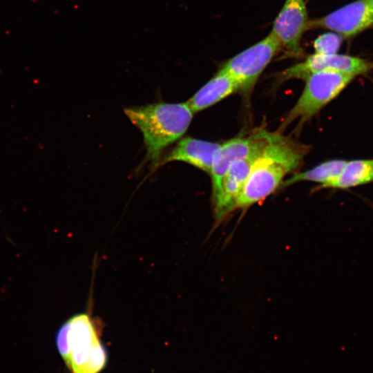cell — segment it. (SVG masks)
Listing matches in <instances>:
<instances>
[{
  "label": "cell",
  "mask_w": 373,
  "mask_h": 373,
  "mask_svg": "<svg viewBox=\"0 0 373 373\" xmlns=\"http://www.w3.org/2000/svg\"><path fill=\"white\" fill-rule=\"evenodd\" d=\"M305 151L304 146L274 133L254 162L236 209H246L274 193L281 186L284 177L300 166Z\"/></svg>",
  "instance_id": "6da1fadb"
},
{
  "label": "cell",
  "mask_w": 373,
  "mask_h": 373,
  "mask_svg": "<svg viewBox=\"0 0 373 373\" xmlns=\"http://www.w3.org/2000/svg\"><path fill=\"white\" fill-rule=\"evenodd\" d=\"M124 112L142 134L146 149L144 162H150L153 169L157 168L165 150L187 131L194 114L186 102H157L126 107Z\"/></svg>",
  "instance_id": "7a4b0ae2"
},
{
  "label": "cell",
  "mask_w": 373,
  "mask_h": 373,
  "mask_svg": "<svg viewBox=\"0 0 373 373\" xmlns=\"http://www.w3.org/2000/svg\"><path fill=\"white\" fill-rule=\"evenodd\" d=\"M102 325L88 313L76 314L57 332V350L71 373H99L106 363Z\"/></svg>",
  "instance_id": "3957f363"
},
{
  "label": "cell",
  "mask_w": 373,
  "mask_h": 373,
  "mask_svg": "<svg viewBox=\"0 0 373 373\" xmlns=\"http://www.w3.org/2000/svg\"><path fill=\"white\" fill-rule=\"evenodd\" d=\"M356 77L334 71H321L307 75L304 79V89L281 128L295 120L303 124L311 119L336 98Z\"/></svg>",
  "instance_id": "277c9868"
},
{
  "label": "cell",
  "mask_w": 373,
  "mask_h": 373,
  "mask_svg": "<svg viewBox=\"0 0 373 373\" xmlns=\"http://www.w3.org/2000/svg\"><path fill=\"white\" fill-rule=\"evenodd\" d=\"M282 50L276 38L271 33L262 40L228 59L221 69L239 84L240 90L249 93L271 61Z\"/></svg>",
  "instance_id": "5b68a950"
},
{
  "label": "cell",
  "mask_w": 373,
  "mask_h": 373,
  "mask_svg": "<svg viewBox=\"0 0 373 373\" xmlns=\"http://www.w3.org/2000/svg\"><path fill=\"white\" fill-rule=\"evenodd\" d=\"M309 21L305 0H285L270 32L287 55L299 57L303 52L302 39L309 30Z\"/></svg>",
  "instance_id": "8992f818"
},
{
  "label": "cell",
  "mask_w": 373,
  "mask_h": 373,
  "mask_svg": "<svg viewBox=\"0 0 373 373\" xmlns=\"http://www.w3.org/2000/svg\"><path fill=\"white\" fill-rule=\"evenodd\" d=\"M372 26L373 3L370 0H356L309 21V29H327L343 38L355 36Z\"/></svg>",
  "instance_id": "52a82bcc"
},
{
  "label": "cell",
  "mask_w": 373,
  "mask_h": 373,
  "mask_svg": "<svg viewBox=\"0 0 373 373\" xmlns=\"http://www.w3.org/2000/svg\"><path fill=\"white\" fill-rule=\"evenodd\" d=\"M373 70V61L347 55L314 53L280 73V79H305L311 73L334 71L358 76Z\"/></svg>",
  "instance_id": "ba28073f"
},
{
  "label": "cell",
  "mask_w": 373,
  "mask_h": 373,
  "mask_svg": "<svg viewBox=\"0 0 373 373\" xmlns=\"http://www.w3.org/2000/svg\"><path fill=\"white\" fill-rule=\"evenodd\" d=\"M264 148L233 162L223 176L218 190L212 193L213 212L217 222H220L236 209L238 198L252 164Z\"/></svg>",
  "instance_id": "9c48e42d"
},
{
  "label": "cell",
  "mask_w": 373,
  "mask_h": 373,
  "mask_svg": "<svg viewBox=\"0 0 373 373\" xmlns=\"http://www.w3.org/2000/svg\"><path fill=\"white\" fill-rule=\"evenodd\" d=\"M273 134L260 130L250 136L233 138L220 144L209 173L212 193L218 190L223 176L233 162L262 149L271 140Z\"/></svg>",
  "instance_id": "30bf717a"
},
{
  "label": "cell",
  "mask_w": 373,
  "mask_h": 373,
  "mask_svg": "<svg viewBox=\"0 0 373 373\" xmlns=\"http://www.w3.org/2000/svg\"><path fill=\"white\" fill-rule=\"evenodd\" d=\"M220 146V144L216 142L191 137H183L166 153L162 155L157 167L168 162L179 161L210 173Z\"/></svg>",
  "instance_id": "8fae6325"
},
{
  "label": "cell",
  "mask_w": 373,
  "mask_h": 373,
  "mask_svg": "<svg viewBox=\"0 0 373 373\" xmlns=\"http://www.w3.org/2000/svg\"><path fill=\"white\" fill-rule=\"evenodd\" d=\"M238 90H240L238 82L220 68L186 103L195 113L214 105Z\"/></svg>",
  "instance_id": "7c38bea8"
},
{
  "label": "cell",
  "mask_w": 373,
  "mask_h": 373,
  "mask_svg": "<svg viewBox=\"0 0 373 373\" xmlns=\"http://www.w3.org/2000/svg\"><path fill=\"white\" fill-rule=\"evenodd\" d=\"M373 182V158L347 161L339 176L318 189H347Z\"/></svg>",
  "instance_id": "4fadbf2b"
},
{
  "label": "cell",
  "mask_w": 373,
  "mask_h": 373,
  "mask_svg": "<svg viewBox=\"0 0 373 373\" xmlns=\"http://www.w3.org/2000/svg\"><path fill=\"white\" fill-rule=\"evenodd\" d=\"M347 160L341 159L330 160L304 172L296 173L281 184L286 187L301 181H311L323 186L337 178L342 172Z\"/></svg>",
  "instance_id": "5bb4252c"
},
{
  "label": "cell",
  "mask_w": 373,
  "mask_h": 373,
  "mask_svg": "<svg viewBox=\"0 0 373 373\" xmlns=\"http://www.w3.org/2000/svg\"><path fill=\"white\" fill-rule=\"evenodd\" d=\"M343 37L334 32L323 33L314 41V53L332 55L337 53L342 44Z\"/></svg>",
  "instance_id": "9a60e30c"
},
{
  "label": "cell",
  "mask_w": 373,
  "mask_h": 373,
  "mask_svg": "<svg viewBox=\"0 0 373 373\" xmlns=\"http://www.w3.org/2000/svg\"><path fill=\"white\" fill-rule=\"evenodd\" d=\"M372 1V3H373V0H370Z\"/></svg>",
  "instance_id": "2e32d148"
}]
</instances>
